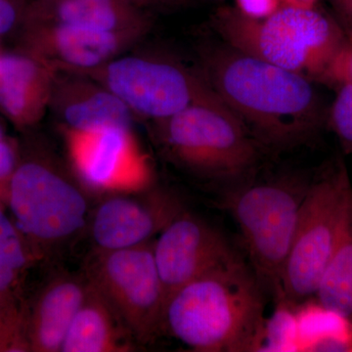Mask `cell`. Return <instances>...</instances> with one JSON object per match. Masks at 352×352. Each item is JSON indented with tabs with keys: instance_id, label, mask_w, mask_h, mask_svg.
<instances>
[{
	"instance_id": "d4e9b609",
	"label": "cell",
	"mask_w": 352,
	"mask_h": 352,
	"mask_svg": "<svg viewBox=\"0 0 352 352\" xmlns=\"http://www.w3.org/2000/svg\"><path fill=\"white\" fill-rule=\"evenodd\" d=\"M20 157V144L8 135L0 140V201L6 205L9 183Z\"/></svg>"
},
{
	"instance_id": "4fadbf2b",
	"label": "cell",
	"mask_w": 352,
	"mask_h": 352,
	"mask_svg": "<svg viewBox=\"0 0 352 352\" xmlns=\"http://www.w3.org/2000/svg\"><path fill=\"white\" fill-rule=\"evenodd\" d=\"M19 50L57 71L83 73L108 63L145 36L143 32H99L43 23H23Z\"/></svg>"
},
{
	"instance_id": "ac0fdd59",
	"label": "cell",
	"mask_w": 352,
	"mask_h": 352,
	"mask_svg": "<svg viewBox=\"0 0 352 352\" xmlns=\"http://www.w3.org/2000/svg\"><path fill=\"white\" fill-rule=\"evenodd\" d=\"M134 342L133 336L110 303L88 282L87 295L61 352L132 351Z\"/></svg>"
},
{
	"instance_id": "836d02e7",
	"label": "cell",
	"mask_w": 352,
	"mask_h": 352,
	"mask_svg": "<svg viewBox=\"0 0 352 352\" xmlns=\"http://www.w3.org/2000/svg\"><path fill=\"white\" fill-rule=\"evenodd\" d=\"M212 1H221V0H212Z\"/></svg>"
},
{
	"instance_id": "6da1fadb",
	"label": "cell",
	"mask_w": 352,
	"mask_h": 352,
	"mask_svg": "<svg viewBox=\"0 0 352 352\" xmlns=\"http://www.w3.org/2000/svg\"><path fill=\"white\" fill-rule=\"evenodd\" d=\"M201 58L204 78L261 149L305 144L327 124L329 111L309 78L228 45Z\"/></svg>"
},
{
	"instance_id": "52a82bcc",
	"label": "cell",
	"mask_w": 352,
	"mask_h": 352,
	"mask_svg": "<svg viewBox=\"0 0 352 352\" xmlns=\"http://www.w3.org/2000/svg\"><path fill=\"white\" fill-rule=\"evenodd\" d=\"M351 187L342 157L310 182L285 266L284 302L296 307L316 293L337 240L344 201Z\"/></svg>"
},
{
	"instance_id": "8fae6325",
	"label": "cell",
	"mask_w": 352,
	"mask_h": 352,
	"mask_svg": "<svg viewBox=\"0 0 352 352\" xmlns=\"http://www.w3.org/2000/svg\"><path fill=\"white\" fill-rule=\"evenodd\" d=\"M153 250L166 303L185 285L239 256L217 228L186 210L164 227Z\"/></svg>"
},
{
	"instance_id": "5b68a950",
	"label": "cell",
	"mask_w": 352,
	"mask_h": 352,
	"mask_svg": "<svg viewBox=\"0 0 352 352\" xmlns=\"http://www.w3.org/2000/svg\"><path fill=\"white\" fill-rule=\"evenodd\" d=\"M160 126L164 147L176 163L208 179L242 177L256 166L263 150L210 85Z\"/></svg>"
},
{
	"instance_id": "4dcf8cb0",
	"label": "cell",
	"mask_w": 352,
	"mask_h": 352,
	"mask_svg": "<svg viewBox=\"0 0 352 352\" xmlns=\"http://www.w3.org/2000/svg\"><path fill=\"white\" fill-rule=\"evenodd\" d=\"M156 7H175L186 3L188 0H149Z\"/></svg>"
},
{
	"instance_id": "30bf717a",
	"label": "cell",
	"mask_w": 352,
	"mask_h": 352,
	"mask_svg": "<svg viewBox=\"0 0 352 352\" xmlns=\"http://www.w3.org/2000/svg\"><path fill=\"white\" fill-rule=\"evenodd\" d=\"M63 132L69 162L85 188L106 196L151 188V164L131 127Z\"/></svg>"
},
{
	"instance_id": "9a60e30c",
	"label": "cell",
	"mask_w": 352,
	"mask_h": 352,
	"mask_svg": "<svg viewBox=\"0 0 352 352\" xmlns=\"http://www.w3.org/2000/svg\"><path fill=\"white\" fill-rule=\"evenodd\" d=\"M155 7L149 0H30L23 23L148 34Z\"/></svg>"
},
{
	"instance_id": "44dd1931",
	"label": "cell",
	"mask_w": 352,
	"mask_h": 352,
	"mask_svg": "<svg viewBox=\"0 0 352 352\" xmlns=\"http://www.w3.org/2000/svg\"><path fill=\"white\" fill-rule=\"evenodd\" d=\"M298 346L300 351H352V322L320 303L296 310Z\"/></svg>"
},
{
	"instance_id": "277c9868",
	"label": "cell",
	"mask_w": 352,
	"mask_h": 352,
	"mask_svg": "<svg viewBox=\"0 0 352 352\" xmlns=\"http://www.w3.org/2000/svg\"><path fill=\"white\" fill-rule=\"evenodd\" d=\"M6 207L38 263L69 245L89 224L82 187L21 145Z\"/></svg>"
},
{
	"instance_id": "5bb4252c",
	"label": "cell",
	"mask_w": 352,
	"mask_h": 352,
	"mask_svg": "<svg viewBox=\"0 0 352 352\" xmlns=\"http://www.w3.org/2000/svg\"><path fill=\"white\" fill-rule=\"evenodd\" d=\"M57 72L24 50L0 51V112L20 131L36 126L50 107Z\"/></svg>"
},
{
	"instance_id": "9c48e42d",
	"label": "cell",
	"mask_w": 352,
	"mask_h": 352,
	"mask_svg": "<svg viewBox=\"0 0 352 352\" xmlns=\"http://www.w3.org/2000/svg\"><path fill=\"white\" fill-rule=\"evenodd\" d=\"M78 74L107 88L131 112L159 122L188 107L210 88L204 76L173 62L148 57L118 56Z\"/></svg>"
},
{
	"instance_id": "f546056e",
	"label": "cell",
	"mask_w": 352,
	"mask_h": 352,
	"mask_svg": "<svg viewBox=\"0 0 352 352\" xmlns=\"http://www.w3.org/2000/svg\"><path fill=\"white\" fill-rule=\"evenodd\" d=\"M317 0H281L283 6L302 7V8H312L315 7Z\"/></svg>"
},
{
	"instance_id": "484cf974",
	"label": "cell",
	"mask_w": 352,
	"mask_h": 352,
	"mask_svg": "<svg viewBox=\"0 0 352 352\" xmlns=\"http://www.w3.org/2000/svg\"><path fill=\"white\" fill-rule=\"evenodd\" d=\"M320 80L330 85L349 83L352 85V44L349 41L340 48Z\"/></svg>"
},
{
	"instance_id": "8992f818",
	"label": "cell",
	"mask_w": 352,
	"mask_h": 352,
	"mask_svg": "<svg viewBox=\"0 0 352 352\" xmlns=\"http://www.w3.org/2000/svg\"><path fill=\"white\" fill-rule=\"evenodd\" d=\"M309 184L305 178H281L243 187L223 198V208L239 226L252 270L277 302L283 298L285 266Z\"/></svg>"
},
{
	"instance_id": "cb8c5ba5",
	"label": "cell",
	"mask_w": 352,
	"mask_h": 352,
	"mask_svg": "<svg viewBox=\"0 0 352 352\" xmlns=\"http://www.w3.org/2000/svg\"><path fill=\"white\" fill-rule=\"evenodd\" d=\"M0 352H30L25 338L24 309L7 305L0 298Z\"/></svg>"
},
{
	"instance_id": "7402d4cb",
	"label": "cell",
	"mask_w": 352,
	"mask_h": 352,
	"mask_svg": "<svg viewBox=\"0 0 352 352\" xmlns=\"http://www.w3.org/2000/svg\"><path fill=\"white\" fill-rule=\"evenodd\" d=\"M274 316L266 322L263 351H298L295 305L280 300Z\"/></svg>"
},
{
	"instance_id": "4316f807",
	"label": "cell",
	"mask_w": 352,
	"mask_h": 352,
	"mask_svg": "<svg viewBox=\"0 0 352 352\" xmlns=\"http://www.w3.org/2000/svg\"><path fill=\"white\" fill-rule=\"evenodd\" d=\"M30 0H0V38L19 32Z\"/></svg>"
},
{
	"instance_id": "ffe728a7",
	"label": "cell",
	"mask_w": 352,
	"mask_h": 352,
	"mask_svg": "<svg viewBox=\"0 0 352 352\" xmlns=\"http://www.w3.org/2000/svg\"><path fill=\"white\" fill-rule=\"evenodd\" d=\"M38 264L27 241L0 201V298L14 309L22 310L30 271Z\"/></svg>"
},
{
	"instance_id": "d6a6232c",
	"label": "cell",
	"mask_w": 352,
	"mask_h": 352,
	"mask_svg": "<svg viewBox=\"0 0 352 352\" xmlns=\"http://www.w3.org/2000/svg\"><path fill=\"white\" fill-rule=\"evenodd\" d=\"M7 134L6 132V129H4L3 126H2L1 122H0V140L1 139H3L4 138H6Z\"/></svg>"
},
{
	"instance_id": "f1b7e54d",
	"label": "cell",
	"mask_w": 352,
	"mask_h": 352,
	"mask_svg": "<svg viewBox=\"0 0 352 352\" xmlns=\"http://www.w3.org/2000/svg\"><path fill=\"white\" fill-rule=\"evenodd\" d=\"M332 2L346 24H349L352 20V0H332Z\"/></svg>"
},
{
	"instance_id": "2e32d148",
	"label": "cell",
	"mask_w": 352,
	"mask_h": 352,
	"mask_svg": "<svg viewBox=\"0 0 352 352\" xmlns=\"http://www.w3.org/2000/svg\"><path fill=\"white\" fill-rule=\"evenodd\" d=\"M87 286V277L60 274L27 298L24 323L30 352H61Z\"/></svg>"
},
{
	"instance_id": "603a6c76",
	"label": "cell",
	"mask_w": 352,
	"mask_h": 352,
	"mask_svg": "<svg viewBox=\"0 0 352 352\" xmlns=\"http://www.w3.org/2000/svg\"><path fill=\"white\" fill-rule=\"evenodd\" d=\"M338 92L329 109L327 126L339 139L344 155L352 156V85H338Z\"/></svg>"
},
{
	"instance_id": "ba28073f",
	"label": "cell",
	"mask_w": 352,
	"mask_h": 352,
	"mask_svg": "<svg viewBox=\"0 0 352 352\" xmlns=\"http://www.w3.org/2000/svg\"><path fill=\"white\" fill-rule=\"evenodd\" d=\"M153 244L96 250L85 273L139 344H148L163 330L166 300Z\"/></svg>"
},
{
	"instance_id": "e0dca14e",
	"label": "cell",
	"mask_w": 352,
	"mask_h": 352,
	"mask_svg": "<svg viewBox=\"0 0 352 352\" xmlns=\"http://www.w3.org/2000/svg\"><path fill=\"white\" fill-rule=\"evenodd\" d=\"M50 107L62 120L63 129L131 127L132 112L119 97L88 76L74 72H57Z\"/></svg>"
},
{
	"instance_id": "d6986e66",
	"label": "cell",
	"mask_w": 352,
	"mask_h": 352,
	"mask_svg": "<svg viewBox=\"0 0 352 352\" xmlns=\"http://www.w3.org/2000/svg\"><path fill=\"white\" fill-rule=\"evenodd\" d=\"M315 296L322 307L352 322V187L339 233Z\"/></svg>"
},
{
	"instance_id": "7a4b0ae2",
	"label": "cell",
	"mask_w": 352,
	"mask_h": 352,
	"mask_svg": "<svg viewBox=\"0 0 352 352\" xmlns=\"http://www.w3.org/2000/svg\"><path fill=\"white\" fill-rule=\"evenodd\" d=\"M264 296L239 256L176 291L164 307L163 329L195 351H261Z\"/></svg>"
},
{
	"instance_id": "3957f363",
	"label": "cell",
	"mask_w": 352,
	"mask_h": 352,
	"mask_svg": "<svg viewBox=\"0 0 352 352\" xmlns=\"http://www.w3.org/2000/svg\"><path fill=\"white\" fill-rule=\"evenodd\" d=\"M212 27L234 50L309 80H321L347 41L344 30L315 7L282 4L263 19L222 7L212 17Z\"/></svg>"
},
{
	"instance_id": "7c38bea8",
	"label": "cell",
	"mask_w": 352,
	"mask_h": 352,
	"mask_svg": "<svg viewBox=\"0 0 352 352\" xmlns=\"http://www.w3.org/2000/svg\"><path fill=\"white\" fill-rule=\"evenodd\" d=\"M184 210L173 192L151 187L107 196L90 215L88 226L97 251L131 249L151 242Z\"/></svg>"
},
{
	"instance_id": "1f68e13d",
	"label": "cell",
	"mask_w": 352,
	"mask_h": 352,
	"mask_svg": "<svg viewBox=\"0 0 352 352\" xmlns=\"http://www.w3.org/2000/svg\"><path fill=\"white\" fill-rule=\"evenodd\" d=\"M346 31L344 32H346L347 41L352 44V20L346 25Z\"/></svg>"
},
{
	"instance_id": "83f0119b",
	"label": "cell",
	"mask_w": 352,
	"mask_h": 352,
	"mask_svg": "<svg viewBox=\"0 0 352 352\" xmlns=\"http://www.w3.org/2000/svg\"><path fill=\"white\" fill-rule=\"evenodd\" d=\"M236 8L252 19H263L282 6L281 0H235Z\"/></svg>"
}]
</instances>
